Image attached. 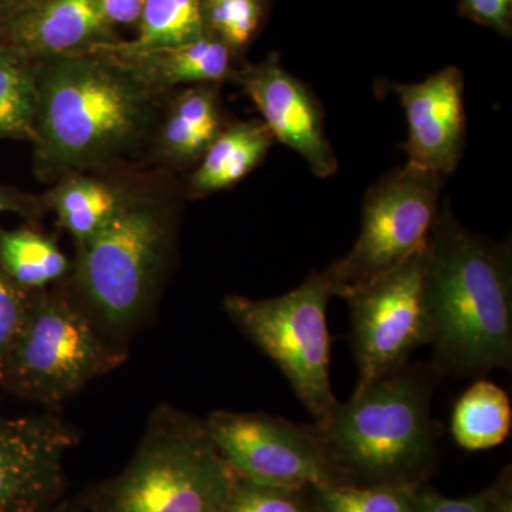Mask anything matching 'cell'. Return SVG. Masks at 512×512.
Here are the masks:
<instances>
[{
	"instance_id": "obj_17",
	"label": "cell",
	"mask_w": 512,
	"mask_h": 512,
	"mask_svg": "<svg viewBox=\"0 0 512 512\" xmlns=\"http://www.w3.org/2000/svg\"><path fill=\"white\" fill-rule=\"evenodd\" d=\"M222 127L214 86L198 84L174 100L161 130V147L175 161L200 160Z\"/></svg>"
},
{
	"instance_id": "obj_1",
	"label": "cell",
	"mask_w": 512,
	"mask_h": 512,
	"mask_svg": "<svg viewBox=\"0 0 512 512\" xmlns=\"http://www.w3.org/2000/svg\"><path fill=\"white\" fill-rule=\"evenodd\" d=\"M161 93L104 47L39 60L37 170L80 174L127 156L150 134Z\"/></svg>"
},
{
	"instance_id": "obj_26",
	"label": "cell",
	"mask_w": 512,
	"mask_h": 512,
	"mask_svg": "<svg viewBox=\"0 0 512 512\" xmlns=\"http://www.w3.org/2000/svg\"><path fill=\"white\" fill-rule=\"evenodd\" d=\"M0 268V383L20 329L25 323L30 296Z\"/></svg>"
},
{
	"instance_id": "obj_18",
	"label": "cell",
	"mask_w": 512,
	"mask_h": 512,
	"mask_svg": "<svg viewBox=\"0 0 512 512\" xmlns=\"http://www.w3.org/2000/svg\"><path fill=\"white\" fill-rule=\"evenodd\" d=\"M131 197L96 178L69 174L50 194V204L79 247L99 234Z\"/></svg>"
},
{
	"instance_id": "obj_28",
	"label": "cell",
	"mask_w": 512,
	"mask_h": 512,
	"mask_svg": "<svg viewBox=\"0 0 512 512\" xmlns=\"http://www.w3.org/2000/svg\"><path fill=\"white\" fill-rule=\"evenodd\" d=\"M491 488L466 498H447L417 488L414 512H490Z\"/></svg>"
},
{
	"instance_id": "obj_5",
	"label": "cell",
	"mask_w": 512,
	"mask_h": 512,
	"mask_svg": "<svg viewBox=\"0 0 512 512\" xmlns=\"http://www.w3.org/2000/svg\"><path fill=\"white\" fill-rule=\"evenodd\" d=\"M335 295L330 269L312 274L278 298L254 301L231 296L229 318L282 370L315 423L338 406L330 383L328 305Z\"/></svg>"
},
{
	"instance_id": "obj_8",
	"label": "cell",
	"mask_w": 512,
	"mask_h": 512,
	"mask_svg": "<svg viewBox=\"0 0 512 512\" xmlns=\"http://www.w3.org/2000/svg\"><path fill=\"white\" fill-rule=\"evenodd\" d=\"M446 178L407 163L387 174L369 191L362 231L345 258L329 266L335 295L396 268L427 244L439 215Z\"/></svg>"
},
{
	"instance_id": "obj_3",
	"label": "cell",
	"mask_w": 512,
	"mask_h": 512,
	"mask_svg": "<svg viewBox=\"0 0 512 512\" xmlns=\"http://www.w3.org/2000/svg\"><path fill=\"white\" fill-rule=\"evenodd\" d=\"M440 376L433 365L403 366L313 424L339 476L348 471L369 480L366 485H417L436 454L439 433L430 404Z\"/></svg>"
},
{
	"instance_id": "obj_19",
	"label": "cell",
	"mask_w": 512,
	"mask_h": 512,
	"mask_svg": "<svg viewBox=\"0 0 512 512\" xmlns=\"http://www.w3.org/2000/svg\"><path fill=\"white\" fill-rule=\"evenodd\" d=\"M510 397L498 384L478 380L454 407L451 433L458 446L470 451L500 446L510 436Z\"/></svg>"
},
{
	"instance_id": "obj_9",
	"label": "cell",
	"mask_w": 512,
	"mask_h": 512,
	"mask_svg": "<svg viewBox=\"0 0 512 512\" xmlns=\"http://www.w3.org/2000/svg\"><path fill=\"white\" fill-rule=\"evenodd\" d=\"M110 363L90 320L63 299L30 298L2 383L37 402H60Z\"/></svg>"
},
{
	"instance_id": "obj_30",
	"label": "cell",
	"mask_w": 512,
	"mask_h": 512,
	"mask_svg": "<svg viewBox=\"0 0 512 512\" xmlns=\"http://www.w3.org/2000/svg\"><path fill=\"white\" fill-rule=\"evenodd\" d=\"M490 512H512V487L508 471H505L498 484L491 488Z\"/></svg>"
},
{
	"instance_id": "obj_4",
	"label": "cell",
	"mask_w": 512,
	"mask_h": 512,
	"mask_svg": "<svg viewBox=\"0 0 512 512\" xmlns=\"http://www.w3.org/2000/svg\"><path fill=\"white\" fill-rule=\"evenodd\" d=\"M237 480L205 423L165 410L94 512H225Z\"/></svg>"
},
{
	"instance_id": "obj_29",
	"label": "cell",
	"mask_w": 512,
	"mask_h": 512,
	"mask_svg": "<svg viewBox=\"0 0 512 512\" xmlns=\"http://www.w3.org/2000/svg\"><path fill=\"white\" fill-rule=\"evenodd\" d=\"M100 8L111 25H136L143 12L144 0H99Z\"/></svg>"
},
{
	"instance_id": "obj_22",
	"label": "cell",
	"mask_w": 512,
	"mask_h": 512,
	"mask_svg": "<svg viewBox=\"0 0 512 512\" xmlns=\"http://www.w3.org/2000/svg\"><path fill=\"white\" fill-rule=\"evenodd\" d=\"M207 33L204 0H144L138 36L117 45L128 50L160 49L194 42Z\"/></svg>"
},
{
	"instance_id": "obj_16",
	"label": "cell",
	"mask_w": 512,
	"mask_h": 512,
	"mask_svg": "<svg viewBox=\"0 0 512 512\" xmlns=\"http://www.w3.org/2000/svg\"><path fill=\"white\" fill-rule=\"evenodd\" d=\"M274 143V136L262 121L222 127L191 175L192 192L212 194L238 184L261 164Z\"/></svg>"
},
{
	"instance_id": "obj_25",
	"label": "cell",
	"mask_w": 512,
	"mask_h": 512,
	"mask_svg": "<svg viewBox=\"0 0 512 512\" xmlns=\"http://www.w3.org/2000/svg\"><path fill=\"white\" fill-rule=\"evenodd\" d=\"M301 490L268 487L238 477L225 512H309Z\"/></svg>"
},
{
	"instance_id": "obj_15",
	"label": "cell",
	"mask_w": 512,
	"mask_h": 512,
	"mask_svg": "<svg viewBox=\"0 0 512 512\" xmlns=\"http://www.w3.org/2000/svg\"><path fill=\"white\" fill-rule=\"evenodd\" d=\"M100 47L134 64L161 92L181 84L220 83L232 74L234 53L210 33L185 45L160 49L128 50L117 42Z\"/></svg>"
},
{
	"instance_id": "obj_21",
	"label": "cell",
	"mask_w": 512,
	"mask_h": 512,
	"mask_svg": "<svg viewBox=\"0 0 512 512\" xmlns=\"http://www.w3.org/2000/svg\"><path fill=\"white\" fill-rule=\"evenodd\" d=\"M0 268L25 291L45 288L62 278L67 258L52 239L30 229H0Z\"/></svg>"
},
{
	"instance_id": "obj_23",
	"label": "cell",
	"mask_w": 512,
	"mask_h": 512,
	"mask_svg": "<svg viewBox=\"0 0 512 512\" xmlns=\"http://www.w3.org/2000/svg\"><path fill=\"white\" fill-rule=\"evenodd\" d=\"M315 491L313 512H414L417 485L339 483Z\"/></svg>"
},
{
	"instance_id": "obj_20",
	"label": "cell",
	"mask_w": 512,
	"mask_h": 512,
	"mask_svg": "<svg viewBox=\"0 0 512 512\" xmlns=\"http://www.w3.org/2000/svg\"><path fill=\"white\" fill-rule=\"evenodd\" d=\"M39 60L0 45V138L35 143Z\"/></svg>"
},
{
	"instance_id": "obj_13",
	"label": "cell",
	"mask_w": 512,
	"mask_h": 512,
	"mask_svg": "<svg viewBox=\"0 0 512 512\" xmlns=\"http://www.w3.org/2000/svg\"><path fill=\"white\" fill-rule=\"evenodd\" d=\"M409 138L404 144L409 164L447 178L456 171L466 144L464 77L446 67L414 84H397Z\"/></svg>"
},
{
	"instance_id": "obj_14",
	"label": "cell",
	"mask_w": 512,
	"mask_h": 512,
	"mask_svg": "<svg viewBox=\"0 0 512 512\" xmlns=\"http://www.w3.org/2000/svg\"><path fill=\"white\" fill-rule=\"evenodd\" d=\"M119 42L99 0H28L16 6L3 45L35 60Z\"/></svg>"
},
{
	"instance_id": "obj_6",
	"label": "cell",
	"mask_w": 512,
	"mask_h": 512,
	"mask_svg": "<svg viewBox=\"0 0 512 512\" xmlns=\"http://www.w3.org/2000/svg\"><path fill=\"white\" fill-rule=\"evenodd\" d=\"M168 238L163 208L131 197L99 234L79 245L77 279L104 322L120 328L137 318L163 265Z\"/></svg>"
},
{
	"instance_id": "obj_11",
	"label": "cell",
	"mask_w": 512,
	"mask_h": 512,
	"mask_svg": "<svg viewBox=\"0 0 512 512\" xmlns=\"http://www.w3.org/2000/svg\"><path fill=\"white\" fill-rule=\"evenodd\" d=\"M72 444L55 419L0 414V512H45L59 494Z\"/></svg>"
},
{
	"instance_id": "obj_24",
	"label": "cell",
	"mask_w": 512,
	"mask_h": 512,
	"mask_svg": "<svg viewBox=\"0 0 512 512\" xmlns=\"http://www.w3.org/2000/svg\"><path fill=\"white\" fill-rule=\"evenodd\" d=\"M265 13V0H204L205 28L232 53L254 39Z\"/></svg>"
},
{
	"instance_id": "obj_2",
	"label": "cell",
	"mask_w": 512,
	"mask_h": 512,
	"mask_svg": "<svg viewBox=\"0 0 512 512\" xmlns=\"http://www.w3.org/2000/svg\"><path fill=\"white\" fill-rule=\"evenodd\" d=\"M426 286L433 366L441 375H481L512 363L510 252L468 232L448 208L431 228Z\"/></svg>"
},
{
	"instance_id": "obj_32",
	"label": "cell",
	"mask_w": 512,
	"mask_h": 512,
	"mask_svg": "<svg viewBox=\"0 0 512 512\" xmlns=\"http://www.w3.org/2000/svg\"><path fill=\"white\" fill-rule=\"evenodd\" d=\"M13 9H15V5H13L12 0H0V45H3L6 28H8Z\"/></svg>"
},
{
	"instance_id": "obj_7",
	"label": "cell",
	"mask_w": 512,
	"mask_h": 512,
	"mask_svg": "<svg viewBox=\"0 0 512 512\" xmlns=\"http://www.w3.org/2000/svg\"><path fill=\"white\" fill-rule=\"evenodd\" d=\"M426 248L343 296L350 306L359 369L355 392L402 369L414 350L433 342Z\"/></svg>"
},
{
	"instance_id": "obj_27",
	"label": "cell",
	"mask_w": 512,
	"mask_h": 512,
	"mask_svg": "<svg viewBox=\"0 0 512 512\" xmlns=\"http://www.w3.org/2000/svg\"><path fill=\"white\" fill-rule=\"evenodd\" d=\"M461 15L504 36L512 32V0H460Z\"/></svg>"
},
{
	"instance_id": "obj_34",
	"label": "cell",
	"mask_w": 512,
	"mask_h": 512,
	"mask_svg": "<svg viewBox=\"0 0 512 512\" xmlns=\"http://www.w3.org/2000/svg\"><path fill=\"white\" fill-rule=\"evenodd\" d=\"M12 2H13V5H15V8H16V6L22 5V3L28 2V0H12ZM13 10H15V9H13Z\"/></svg>"
},
{
	"instance_id": "obj_33",
	"label": "cell",
	"mask_w": 512,
	"mask_h": 512,
	"mask_svg": "<svg viewBox=\"0 0 512 512\" xmlns=\"http://www.w3.org/2000/svg\"><path fill=\"white\" fill-rule=\"evenodd\" d=\"M45 512H76V511L70 510V508H67V507H62V508H56V510H52V511L46 510Z\"/></svg>"
},
{
	"instance_id": "obj_12",
	"label": "cell",
	"mask_w": 512,
	"mask_h": 512,
	"mask_svg": "<svg viewBox=\"0 0 512 512\" xmlns=\"http://www.w3.org/2000/svg\"><path fill=\"white\" fill-rule=\"evenodd\" d=\"M229 79L248 94L275 141L305 158L320 178L338 171V160L326 137L318 101L305 84L286 72L278 56L232 70Z\"/></svg>"
},
{
	"instance_id": "obj_31",
	"label": "cell",
	"mask_w": 512,
	"mask_h": 512,
	"mask_svg": "<svg viewBox=\"0 0 512 512\" xmlns=\"http://www.w3.org/2000/svg\"><path fill=\"white\" fill-rule=\"evenodd\" d=\"M28 210V202L25 201V198L20 197L18 192L0 185V214H3V212L25 214Z\"/></svg>"
},
{
	"instance_id": "obj_10",
	"label": "cell",
	"mask_w": 512,
	"mask_h": 512,
	"mask_svg": "<svg viewBox=\"0 0 512 512\" xmlns=\"http://www.w3.org/2000/svg\"><path fill=\"white\" fill-rule=\"evenodd\" d=\"M205 427L242 480L301 491L340 483L313 426L268 414L215 412Z\"/></svg>"
}]
</instances>
